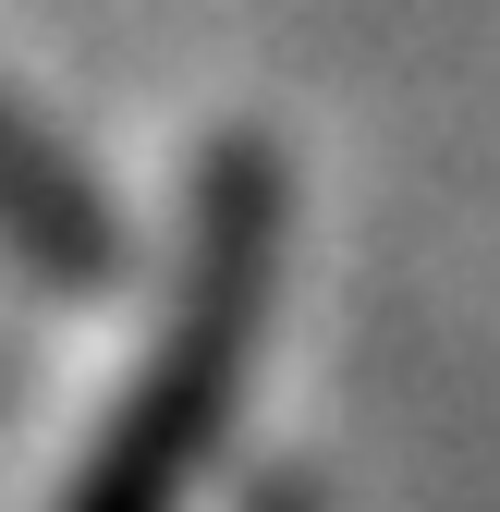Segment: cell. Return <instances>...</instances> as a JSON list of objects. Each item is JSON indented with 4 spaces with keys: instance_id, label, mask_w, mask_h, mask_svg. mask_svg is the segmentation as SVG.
<instances>
[{
    "instance_id": "6da1fadb",
    "label": "cell",
    "mask_w": 500,
    "mask_h": 512,
    "mask_svg": "<svg viewBox=\"0 0 500 512\" xmlns=\"http://www.w3.org/2000/svg\"><path fill=\"white\" fill-rule=\"evenodd\" d=\"M269 269H281V171L257 159H220L208 196H196V256H183V305L171 330L147 342V378L135 403L98 427V464L61 512H171L183 476L208 464V439L232 415V354L269 305Z\"/></svg>"
},
{
    "instance_id": "7a4b0ae2",
    "label": "cell",
    "mask_w": 500,
    "mask_h": 512,
    "mask_svg": "<svg viewBox=\"0 0 500 512\" xmlns=\"http://www.w3.org/2000/svg\"><path fill=\"white\" fill-rule=\"evenodd\" d=\"M0 244H13L25 281H98V269H110V220H98V196L37 147L25 110H0Z\"/></svg>"
}]
</instances>
